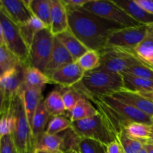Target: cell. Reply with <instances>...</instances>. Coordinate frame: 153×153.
Masks as SVG:
<instances>
[{
    "label": "cell",
    "mask_w": 153,
    "mask_h": 153,
    "mask_svg": "<svg viewBox=\"0 0 153 153\" xmlns=\"http://www.w3.org/2000/svg\"><path fill=\"white\" fill-rule=\"evenodd\" d=\"M65 6L72 8H79L82 7L88 0H62Z\"/></svg>",
    "instance_id": "40"
},
{
    "label": "cell",
    "mask_w": 153,
    "mask_h": 153,
    "mask_svg": "<svg viewBox=\"0 0 153 153\" xmlns=\"http://www.w3.org/2000/svg\"><path fill=\"white\" fill-rule=\"evenodd\" d=\"M0 76H1V75H0Z\"/></svg>",
    "instance_id": "55"
},
{
    "label": "cell",
    "mask_w": 153,
    "mask_h": 153,
    "mask_svg": "<svg viewBox=\"0 0 153 153\" xmlns=\"http://www.w3.org/2000/svg\"><path fill=\"white\" fill-rule=\"evenodd\" d=\"M111 97L116 99L118 101L141 111L142 112L153 118V102L145 98L139 93L123 89Z\"/></svg>",
    "instance_id": "14"
},
{
    "label": "cell",
    "mask_w": 153,
    "mask_h": 153,
    "mask_svg": "<svg viewBox=\"0 0 153 153\" xmlns=\"http://www.w3.org/2000/svg\"><path fill=\"white\" fill-rule=\"evenodd\" d=\"M106 105L114 111L127 122H136L152 125L153 118L131 105L117 100L111 96L99 97Z\"/></svg>",
    "instance_id": "11"
},
{
    "label": "cell",
    "mask_w": 153,
    "mask_h": 153,
    "mask_svg": "<svg viewBox=\"0 0 153 153\" xmlns=\"http://www.w3.org/2000/svg\"><path fill=\"white\" fill-rule=\"evenodd\" d=\"M107 153H124L117 140L111 142L107 146Z\"/></svg>",
    "instance_id": "41"
},
{
    "label": "cell",
    "mask_w": 153,
    "mask_h": 153,
    "mask_svg": "<svg viewBox=\"0 0 153 153\" xmlns=\"http://www.w3.org/2000/svg\"><path fill=\"white\" fill-rule=\"evenodd\" d=\"M82 8L123 27H132L140 25L115 4L114 1L88 0Z\"/></svg>",
    "instance_id": "6"
},
{
    "label": "cell",
    "mask_w": 153,
    "mask_h": 153,
    "mask_svg": "<svg viewBox=\"0 0 153 153\" xmlns=\"http://www.w3.org/2000/svg\"><path fill=\"white\" fill-rule=\"evenodd\" d=\"M146 63H147L148 64H150V65H153V57L152 58H151V59H149V61H148L147 62H146Z\"/></svg>",
    "instance_id": "48"
},
{
    "label": "cell",
    "mask_w": 153,
    "mask_h": 153,
    "mask_svg": "<svg viewBox=\"0 0 153 153\" xmlns=\"http://www.w3.org/2000/svg\"><path fill=\"white\" fill-rule=\"evenodd\" d=\"M135 55L147 62L153 57V22L147 25V31L143 41L134 49Z\"/></svg>",
    "instance_id": "27"
},
{
    "label": "cell",
    "mask_w": 153,
    "mask_h": 153,
    "mask_svg": "<svg viewBox=\"0 0 153 153\" xmlns=\"http://www.w3.org/2000/svg\"><path fill=\"white\" fill-rule=\"evenodd\" d=\"M140 94H141L143 97H144L145 98H146L147 100H150V101L153 102V91L152 92H146V93H139Z\"/></svg>",
    "instance_id": "44"
},
{
    "label": "cell",
    "mask_w": 153,
    "mask_h": 153,
    "mask_svg": "<svg viewBox=\"0 0 153 153\" xmlns=\"http://www.w3.org/2000/svg\"><path fill=\"white\" fill-rule=\"evenodd\" d=\"M33 16L40 19L48 28L51 24V0L24 1Z\"/></svg>",
    "instance_id": "22"
},
{
    "label": "cell",
    "mask_w": 153,
    "mask_h": 153,
    "mask_svg": "<svg viewBox=\"0 0 153 153\" xmlns=\"http://www.w3.org/2000/svg\"><path fill=\"white\" fill-rule=\"evenodd\" d=\"M71 126V121L63 115L53 117L48 123L47 128L45 132L49 134H58L66 131Z\"/></svg>",
    "instance_id": "34"
},
{
    "label": "cell",
    "mask_w": 153,
    "mask_h": 153,
    "mask_svg": "<svg viewBox=\"0 0 153 153\" xmlns=\"http://www.w3.org/2000/svg\"><path fill=\"white\" fill-rule=\"evenodd\" d=\"M54 37L49 28L41 30L35 34L29 48V67L44 73L52 55Z\"/></svg>",
    "instance_id": "8"
},
{
    "label": "cell",
    "mask_w": 153,
    "mask_h": 153,
    "mask_svg": "<svg viewBox=\"0 0 153 153\" xmlns=\"http://www.w3.org/2000/svg\"><path fill=\"white\" fill-rule=\"evenodd\" d=\"M117 140L124 153H138L143 148L145 143L129 137L124 130L117 134Z\"/></svg>",
    "instance_id": "30"
},
{
    "label": "cell",
    "mask_w": 153,
    "mask_h": 153,
    "mask_svg": "<svg viewBox=\"0 0 153 153\" xmlns=\"http://www.w3.org/2000/svg\"><path fill=\"white\" fill-rule=\"evenodd\" d=\"M49 83H52L50 79L43 72L35 67H25L24 85L26 87L43 91L45 86Z\"/></svg>",
    "instance_id": "25"
},
{
    "label": "cell",
    "mask_w": 153,
    "mask_h": 153,
    "mask_svg": "<svg viewBox=\"0 0 153 153\" xmlns=\"http://www.w3.org/2000/svg\"><path fill=\"white\" fill-rule=\"evenodd\" d=\"M100 64L99 68L113 73L121 74L141 61L134 52L115 48H105L99 52Z\"/></svg>",
    "instance_id": "7"
},
{
    "label": "cell",
    "mask_w": 153,
    "mask_h": 153,
    "mask_svg": "<svg viewBox=\"0 0 153 153\" xmlns=\"http://www.w3.org/2000/svg\"><path fill=\"white\" fill-rule=\"evenodd\" d=\"M0 45H1V43H0ZM1 46H2V45H1Z\"/></svg>",
    "instance_id": "54"
},
{
    "label": "cell",
    "mask_w": 153,
    "mask_h": 153,
    "mask_svg": "<svg viewBox=\"0 0 153 153\" xmlns=\"http://www.w3.org/2000/svg\"><path fill=\"white\" fill-rule=\"evenodd\" d=\"M138 153H147V152H146V151L145 150V149H144V148H143V149H142L141 150H140V152H139Z\"/></svg>",
    "instance_id": "51"
},
{
    "label": "cell",
    "mask_w": 153,
    "mask_h": 153,
    "mask_svg": "<svg viewBox=\"0 0 153 153\" xmlns=\"http://www.w3.org/2000/svg\"><path fill=\"white\" fill-rule=\"evenodd\" d=\"M85 72L77 62H73L61 67L52 73L49 77L52 83L64 88L74 87L82 81Z\"/></svg>",
    "instance_id": "12"
},
{
    "label": "cell",
    "mask_w": 153,
    "mask_h": 153,
    "mask_svg": "<svg viewBox=\"0 0 153 153\" xmlns=\"http://www.w3.org/2000/svg\"><path fill=\"white\" fill-rule=\"evenodd\" d=\"M76 62L85 73L94 70L100 67V53L97 51L88 50Z\"/></svg>",
    "instance_id": "32"
},
{
    "label": "cell",
    "mask_w": 153,
    "mask_h": 153,
    "mask_svg": "<svg viewBox=\"0 0 153 153\" xmlns=\"http://www.w3.org/2000/svg\"><path fill=\"white\" fill-rule=\"evenodd\" d=\"M20 64L17 58L6 48L0 45V75L12 70Z\"/></svg>",
    "instance_id": "33"
},
{
    "label": "cell",
    "mask_w": 153,
    "mask_h": 153,
    "mask_svg": "<svg viewBox=\"0 0 153 153\" xmlns=\"http://www.w3.org/2000/svg\"><path fill=\"white\" fill-rule=\"evenodd\" d=\"M3 9V1L0 0V11H1Z\"/></svg>",
    "instance_id": "49"
},
{
    "label": "cell",
    "mask_w": 153,
    "mask_h": 153,
    "mask_svg": "<svg viewBox=\"0 0 153 153\" xmlns=\"http://www.w3.org/2000/svg\"><path fill=\"white\" fill-rule=\"evenodd\" d=\"M73 62L74 61L68 51L65 49V47L61 44V42L56 37H54L52 55H51L49 63L45 68V74L49 78L51 75L55 73L56 70Z\"/></svg>",
    "instance_id": "16"
},
{
    "label": "cell",
    "mask_w": 153,
    "mask_h": 153,
    "mask_svg": "<svg viewBox=\"0 0 153 153\" xmlns=\"http://www.w3.org/2000/svg\"><path fill=\"white\" fill-rule=\"evenodd\" d=\"M4 105H5V98H4V93L0 88V117L4 111Z\"/></svg>",
    "instance_id": "42"
},
{
    "label": "cell",
    "mask_w": 153,
    "mask_h": 153,
    "mask_svg": "<svg viewBox=\"0 0 153 153\" xmlns=\"http://www.w3.org/2000/svg\"><path fill=\"white\" fill-rule=\"evenodd\" d=\"M35 152L36 151H35V147H34V143H32V144H31V146L26 149V150H25L22 153H35Z\"/></svg>",
    "instance_id": "45"
},
{
    "label": "cell",
    "mask_w": 153,
    "mask_h": 153,
    "mask_svg": "<svg viewBox=\"0 0 153 153\" xmlns=\"http://www.w3.org/2000/svg\"><path fill=\"white\" fill-rule=\"evenodd\" d=\"M35 153H49V152H40V151H38V152H37V151H36Z\"/></svg>",
    "instance_id": "52"
},
{
    "label": "cell",
    "mask_w": 153,
    "mask_h": 153,
    "mask_svg": "<svg viewBox=\"0 0 153 153\" xmlns=\"http://www.w3.org/2000/svg\"><path fill=\"white\" fill-rule=\"evenodd\" d=\"M146 31L147 25H145L124 27L117 30L109 36L106 48H115L134 52V49L144 39Z\"/></svg>",
    "instance_id": "9"
},
{
    "label": "cell",
    "mask_w": 153,
    "mask_h": 153,
    "mask_svg": "<svg viewBox=\"0 0 153 153\" xmlns=\"http://www.w3.org/2000/svg\"><path fill=\"white\" fill-rule=\"evenodd\" d=\"M61 44L68 51L73 58L74 62H76L84 54L86 53L89 49L81 43L70 30H67L61 34L55 36Z\"/></svg>",
    "instance_id": "19"
},
{
    "label": "cell",
    "mask_w": 153,
    "mask_h": 153,
    "mask_svg": "<svg viewBox=\"0 0 153 153\" xmlns=\"http://www.w3.org/2000/svg\"><path fill=\"white\" fill-rule=\"evenodd\" d=\"M69 30L89 50L100 52L107 46L109 36L124 28L114 22L100 17L82 7H67Z\"/></svg>",
    "instance_id": "1"
},
{
    "label": "cell",
    "mask_w": 153,
    "mask_h": 153,
    "mask_svg": "<svg viewBox=\"0 0 153 153\" xmlns=\"http://www.w3.org/2000/svg\"><path fill=\"white\" fill-rule=\"evenodd\" d=\"M49 29L53 36L61 34L69 29L67 7L62 0H51V24Z\"/></svg>",
    "instance_id": "15"
},
{
    "label": "cell",
    "mask_w": 153,
    "mask_h": 153,
    "mask_svg": "<svg viewBox=\"0 0 153 153\" xmlns=\"http://www.w3.org/2000/svg\"><path fill=\"white\" fill-rule=\"evenodd\" d=\"M123 80L124 89L136 93L153 91V80L135 77L126 73H121Z\"/></svg>",
    "instance_id": "24"
},
{
    "label": "cell",
    "mask_w": 153,
    "mask_h": 153,
    "mask_svg": "<svg viewBox=\"0 0 153 153\" xmlns=\"http://www.w3.org/2000/svg\"><path fill=\"white\" fill-rule=\"evenodd\" d=\"M126 73L135 77L153 80V69L143 60L130 67Z\"/></svg>",
    "instance_id": "36"
},
{
    "label": "cell",
    "mask_w": 153,
    "mask_h": 153,
    "mask_svg": "<svg viewBox=\"0 0 153 153\" xmlns=\"http://www.w3.org/2000/svg\"><path fill=\"white\" fill-rule=\"evenodd\" d=\"M135 1L145 11L153 15V0H135Z\"/></svg>",
    "instance_id": "39"
},
{
    "label": "cell",
    "mask_w": 153,
    "mask_h": 153,
    "mask_svg": "<svg viewBox=\"0 0 153 153\" xmlns=\"http://www.w3.org/2000/svg\"><path fill=\"white\" fill-rule=\"evenodd\" d=\"M10 103L4 105V111L0 117V137L7 134H12L13 131L14 117L12 113Z\"/></svg>",
    "instance_id": "31"
},
{
    "label": "cell",
    "mask_w": 153,
    "mask_h": 153,
    "mask_svg": "<svg viewBox=\"0 0 153 153\" xmlns=\"http://www.w3.org/2000/svg\"><path fill=\"white\" fill-rule=\"evenodd\" d=\"M114 1L140 25H148L153 22V15L149 14L141 8L136 3L135 0H114Z\"/></svg>",
    "instance_id": "17"
},
{
    "label": "cell",
    "mask_w": 153,
    "mask_h": 153,
    "mask_svg": "<svg viewBox=\"0 0 153 153\" xmlns=\"http://www.w3.org/2000/svg\"><path fill=\"white\" fill-rule=\"evenodd\" d=\"M150 140H152L153 141V124L151 125V136H150Z\"/></svg>",
    "instance_id": "47"
},
{
    "label": "cell",
    "mask_w": 153,
    "mask_h": 153,
    "mask_svg": "<svg viewBox=\"0 0 153 153\" xmlns=\"http://www.w3.org/2000/svg\"><path fill=\"white\" fill-rule=\"evenodd\" d=\"M83 97L82 94L74 87L67 88V90L62 93V98L66 111H71L74 108V106L77 104L78 102Z\"/></svg>",
    "instance_id": "37"
},
{
    "label": "cell",
    "mask_w": 153,
    "mask_h": 153,
    "mask_svg": "<svg viewBox=\"0 0 153 153\" xmlns=\"http://www.w3.org/2000/svg\"><path fill=\"white\" fill-rule=\"evenodd\" d=\"M70 128L81 138L92 139L105 146L117 140L114 131L100 112L91 117L71 122Z\"/></svg>",
    "instance_id": "3"
},
{
    "label": "cell",
    "mask_w": 153,
    "mask_h": 153,
    "mask_svg": "<svg viewBox=\"0 0 153 153\" xmlns=\"http://www.w3.org/2000/svg\"><path fill=\"white\" fill-rule=\"evenodd\" d=\"M2 1L1 11L18 26L25 24L32 17V13L24 0H3Z\"/></svg>",
    "instance_id": "13"
},
{
    "label": "cell",
    "mask_w": 153,
    "mask_h": 153,
    "mask_svg": "<svg viewBox=\"0 0 153 153\" xmlns=\"http://www.w3.org/2000/svg\"><path fill=\"white\" fill-rule=\"evenodd\" d=\"M106 153H107V152H106Z\"/></svg>",
    "instance_id": "56"
},
{
    "label": "cell",
    "mask_w": 153,
    "mask_h": 153,
    "mask_svg": "<svg viewBox=\"0 0 153 153\" xmlns=\"http://www.w3.org/2000/svg\"><path fill=\"white\" fill-rule=\"evenodd\" d=\"M25 67L19 64L17 67L0 76V88L3 91L5 103H10L19 94L25 83Z\"/></svg>",
    "instance_id": "10"
},
{
    "label": "cell",
    "mask_w": 153,
    "mask_h": 153,
    "mask_svg": "<svg viewBox=\"0 0 153 153\" xmlns=\"http://www.w3.org/2000/svg\"><path fill=\"white\" fill-rule=\"evenodd\" d=\"M0 43L2 46H4V36H3V28L1 22H0Z\"/></svg>",
    "instance_id": "46"
},
{
    "label": "cell",
    "mask_w": 153,
    "mask_h": 153,
    "mask_svg": "<svg viewBox=\"0 0 153 153\" xmlns=\"http://www.w3.org/2000/svg\"><path fill=\"white\" fill-rule=\"evenodd\" d=\"M45 28H49L40 19L32 16L28 22L19 26V32L23 39L24 42L29 49L34 36L38 31Z\"/></svg>",
    "instance_id": "26"
},
{
    "label": "cell",
    "mask_w": 153,
    "mask_h": 153,
    "mask_svg": "<svg viewBox=\"0 0 153 153\" xmlns=\"http://www.w3.org/2000/svg\"><path fill=\"white\" fill-rule=\"evenodd\" d=\"M143 148L147 153H153V141L152 140H147L143 144Z\"/></svg>",
    "instance_id": "43"
},
{
    "label": "cell",
    "mask_w": 153,
    "mask_h": 153,
    "mask_svg": "<svg viewBox=\"0 0 153 153\" xmlns=\"http://www.w3.org/2000/svg\"><path fill=\"white\" fill-rule=\"evenodd\" d=\"M67 153H79V152L77 150H72V151H70V152H68Z\"/></svg>",
    "instance_id": "50"
},
{
    "label": "cell",
    "mask_w": 153,
    "mask_h": 153,
    "mask_svg": "<svg viewBox=\"0 0 153 153\" xmlns=\"http://www.w3.org/2000/svg\"><path fill=\"white\" fill-rule=\"evenodd\" d=\"M149 66H150V67H152V68L153 69V65H150V64H149Z\"/></svg>",
    "instance_id": "53"
},
{
    "label": "cell",
    "mask_w": 153,
    "mask_h": 153,
    "mask_svg": "<svg viewBox=\"0 0 153 153\" xmlns=\"http://www.w3.org/2000/svg\"><path fill=\"white\" fill-rule=\"evenodd\" d=\"M124 131L132 138L146 142L150 139L151 125L141 123L130 122L126 126Z\"/></svg>",
    "instance_id": "29"
},
{
    "label": "cell",
    "mask_w": 153,
    "mask_h": 153,
    "mask_svg": "<svg viewBox=\"0 0 153 153\" xmlns=\"http://www.w3.org/2000/svg\"><path fill=\"white\" fill-rule=\"evenodd\" d=\"M10 108L14 117V128L11 135L18 151L22 153L34 143V140L25 113L23 101L19 93L12 100Z\"/></svg>",
    "instance_id": "4"
},
{
    "label": "cell",
    "mask_w": 153,
    "mask_h": 153,
    "mask_svg": "<svg viewBox=\"0 0 153 153\" xmlns=\"http://www.w3.org/2000/svg\"><path fill=\"white\" fill-rule=\"evenodd\" d=\"M52 118L45 106L44 100L40 101L34 117L31 123V133L34 140L37 139L39 136L46 131V126Z\"/></svg>",
    "instance_id": "21"
},
{
    "label": "cell",
    "mask_w": 153,
    "mask_h": 153,
    "mask_svg": "<svg viewBox=\"0 0 153 153\" xmlns=\"http://www.w3.org/2000/svg\"><path fill=\"white\" fill-rule=\"evenodd\" d=\"M0 22L3 28L4 46L21 64L25 67H29V49L21 36L19 26L2 11H0Z\"/></svg>",
    "instance_id": "5"
},
{
    "label": "cell",
    "mask_w": 153,
    "mask_h": 153,
    "mask_svg": "<svg viewBox=\"0 0 153 153\" xmlns=\"http://www.w3.org/2000/svg\"><path fill=\"white\" fill-rule=\"evenodd\" d=\"M69 120L71 122L82 120L98 114L99 111L92 103L83 97L81 99L73 109L68 111Z\"/></svg>",
    "instance_id": "23"
},
{
    "label": "cell",
    "mask_w": 153,
    "mask_h": 153,
    "mask_svg": "<svg viewBox=\"0 0 153 153\" xmlns=\"http://www.w3.org/2000/svg\"><path fill=\"white\" fill-rule=\"evenodd\" d=\"M79 152V153H106L107 146L92 139L81 138Z\"/></svg>",
    "instance_id": "35"
},
{
    "label": "cell",
    "mask_w": 153,
    "mask_h": 153,
    "mask_svg": "<svg viewBox=\"0 0 153 153\" xmlns=\"http://www.w3.org/2000/svg\"><path fill=\"white\" fill-rule=\"evenodd\" d=\"M0 153H19L11 134L0 137Z\"/></svg>",
    "instance_id": "38"
},
{
    "label": "cell",
    "mask_w": 153,
    "mask_h": 153,
    "mask_svg": "<svg viewBox=\"0 0 153 153\" xmlns=\"http://www.w3.org/2000/svg\"><path fill=\"white\" fill-rule=\"evenodd\" d=\"M45 106L52 117L61 116L66 111L64 101L62 98V93L59 91H52L49 93L44 100Z\"/></svg>",
    "instance_id": "28"
},
{
    "label": "cell",
    "mask_w": 153,
    "mask_h": 153,
    "mask_svg": "<svg viewBox=\"0 0 153 153\" xmlns=\"http://www.w3.org/2000/svg\"><path fill=\"white\" fill-rule=\"evenodd\" d=\"M74 88L81 93L102 97L112 96L124 89V85L121 74L97 67L94 70L85 72L82 81Z\"/></svg>",
    "instance_id": "2"
},
{
    "label": "cell",
    "mask_w": 153,
    "mask_h": 153,
    "mask_svg": "<svg viewBox=\"0 0 153 153\" xmlns=\"http://www.w3.org/2000/svg\"><path fill=\"white\" fill-rule=\"evenodd\" d=\"M19 94L22 97L25 113H26L28 122H29L31 128L33 117H34V113H35L40 101L43 100L42 91L34 89V88H28L25 85H23L19 91Z\"/></svg>",
    "instance_id": "18"
},
{
    "label": "cell",
    "mask_w": 153,
    "mask_h": 153,
    "mask_svg": "<svg viewBox=\"0 0 153 153\" xmlns=\"http://www.w3.org/2000/svg\"><path fill=\"white\" fill-rule=\"evenodd\" d=\"M63 134H49L44 132L34 140L35 151L49 153H62Z\"/></svg>",
    "instance_id": "20"
}]
</instances>
